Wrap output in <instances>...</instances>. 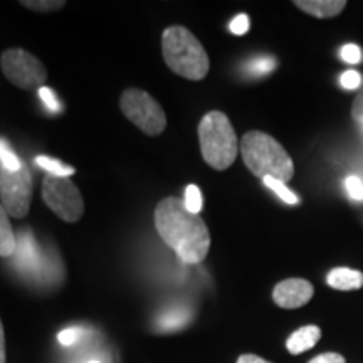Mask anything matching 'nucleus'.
Instances as JSON below:
<instances>
[{"label":"nucleus","instance_id":"25","mask_svg":"<svg viewBox=\"0 0 363 363\" xmlns=\"http://www.w3.org/2000/svg\"><path fill=\"white\" fill-rule=\"evenodd\" d=\"M362 83H363L362 74L357 71H345L342 74V78H340V84H342V88L347 91L360 88Z\"/></svg>","mask_w":363,"mask_h":363},{"label":"nucleus","instance_id":"7","mask_svg":"<svg viewBox=\"0 0 363 363\" xmlns=\"http://www.w3.org/2000/svg\"><path fill=\"white\" fill-rule=\"evenodd\" d=\"M0 66L6 78L21 89H40L48 81V71L43 62L24 49L13 48L4 51L0 57Z\"/></svg>","mask_w":363,"mask_h":363},{"label":"nucleus","instance_id":"19","mask_svg":"<svg viewBox=\"0 0 363 363\" xmlns=\"http://www.w3.org/2000/svg\"><path fill=\"white\" fill-rule=\"evenodd\" d=\"M0 163H2V169L9 172H17L22 167V162L4 140H0Z\"/></svg>","mask_w":363,"mask_h":363},{"label":"nucleus","instance_id":"32","mask_svg":"<svg viewBox=\"0 0 363 363\" xmlns=\"http://www.w3.org/2000/svg\"><path fill=\"white\" fill-rule=\"evenodd\" d=\"M88 363H101V362H96V360H91V362H88Z\"/></svg>","mask_w":363,"mask_h":363},{"label":"nucleus","instance_id":"29","mask_svg":"<svg viewBox=\"0 0 363 363\" xmlns=\"http://www.w3.org/2000/svg\"><path fill=\"white\" fill-rule=\"evenodd\" d=\"M352 115H353V118H355L357 121H360V123H362V121H363V89L357 94L355 101H353Z\"/></svg>","mask_w":363,"mask_h":363},{"label":"nucleus","instance_id":"9","mask_svg":"<svg viewBox=\"0 0 363 363\" xmlns=\"http://www.w3.org/2000/svg\"><path fill=\"white\" fill-rule=\"evenodd\" d=\"M313 284L310 281L301 278H291L281 281L276 284L274 291H272V299L279 308L284 310H296V308L305 306L308 301L313 298Z\"/></svg>","mask_w":363,"mask_h":363},{"label":"nucleus","instance_id":"20","mask_svg":"<svg viewBox=\"0 0 363 363\" xmlns=\"http://www.w3.org/2000/svg\"><path fill=\"white\" fill-rule=\"evenodd\" d=\"M184 203L187 207L189 212L192 214H201L203 201H202V192L197 185H189L185 189V197H184Z\"/></svg>","mask_w":363,"mask_h":363},{"label":"nucleus","instance_id":"23","mask_svg":"<svg viewBox=\"0 0 363 363\" xmlns=\"http://www.w3.org/2000/svg\"><path fill=\"white\" fill-rule=\"evenodd\" d=\"M345 187H347V192L353 201L363 202V180L357 175H350L347 180H345Z\"/></svg>","mask_w":363,"mask_h":363},{"label":"nucleus","instance_id":"30","mask_svg":"<svg viewBox=\"0 0 363 363\" xmlns=\"http://www.w3.org/2000/svg\"><path fill=\"white\" fill-rule=\"evenodd\" d=\"M0 363H6V335H4L2 321H0Z\"/></svg>","mask_w":363,"mask_h":363},{"label":"nucleus","instance_id":"18","mask_svg":"<svg viewBox=\"0 0 363 363\" xmlns=\"http://www.w3.org/2000/svg\"><path fill=\"white\" fill-rule=\"evenodd\" d=\"M276 69V61L272 57L252 59L246 66V72L252 76H266Z\"/></svg>","mask_w":363,"mask_h":363},{"label":"nucleus","instance_id":"17","mask_svg":"<svg viewBox=\"0 0 363 363\" xmlns=\"http://www.w3.org/2000/svg\"><path fill=\"white\" fill-rule=\"evenodd\" d=\"M262 182H264V185L267 189H271L272 192L278 195V197L284 203H288V206H296V203H299L298 195L294 194L293 190H289L288 187H286L284 182L272 179V177H266V179H262Z\"/></svg>","mask_w":363,"mask_h":363},{"label":"nucleus","instance_id":"22","mask_svg":"<svg viewBox=\"0 0 363 363\" xmlns=\"http://www.w3.org/2000/svg\"><path fill=\"white\" fill-rule=\"evenodd\" d=\"M39 96L43 99L44 106L48 108L51 113H61L62 111V106L61 103H59V99L56 98V94H54V91L51 88H48V86H43V88L39 89Z\"/></svg>","mask_w":363,"mask_h":363},{"label":"nucleus","instance_id":"31","mask_svg":"<svg viewBox=\"0 0 363 363\" xmlns=\"http://www.w3.org/2000/svg\"><path fill=\"white\" fill-rule=\"evenodd\" d=\"M238 363H271V362H267L264 358L257 355H240Z\"/></svg>","mask_w":363,"mask_h":363},{"label":"nucleus","instance_id":"13","mask_svg":"<svg viewBox=\"0 0 363 363\" xmlns=\"http://www.w3.org/2000/svg\"><path fill=\"white\" fill-rule=\"evenodd\" d=\"M16 257H17V264L22 266V267H34L38 264L39 261V252H38V247H35V242L33 239V235H30L27 230H22L19 234V238H17V247H16Z\"/></svg>","mask_w":363,"mask_h":363},{"label":"nucleus","instance_id":"5","mask_svg":"<svg viewBox=\"0 0 363 363\" xmlns=\"http://www.w3.org/2000/svg\"><path fill=\"white\" fill-rule=\"evenodd\" d=\"M120 108L131 123L138 126L145 135L157 136L167 128V115L155 98L147 91L130 88L120 98Z\"/></svg>","mask_w":363,"mask_h":363},{"label":"nucleus","instance_id":"8","mask_svg":"<svg viewBox=\"0 0 363 363\" xmlns=\"http://www.w3.org/2000/svg\"><path fill=\"white\" fill-rule=\"evenodd\" d=\"M33 177L27 167H22L17 172L0 169V197L2 206L16 219H22L29 214L30 201H33Z\"/></svg>","mask_w":363,"mask_h":363},{"label":"nucleus","instance_id":"6","mask_svg":"<svg viewBox=\"0 0 363 363\" xmlns=\"http://www.w3.org/2000/svg\"><path fill=\"white\" fill-rule=\"evenodd\" d=\"M43 199L65 222H78L84 214V201L69 177L48 175L43 182Z\"/></svg>","mask_w":363,"mask_h":363},{"label":"nucleus","instance_id":"4","mask_svg":"<svg viewBox=\"0 0 363 363\" xmlns=\"http://www.w3.org/2000/svg\"><path fill=\"white\" fill-rule=\"evenodd\" d=\"M199 142L203 160L216 170H227L238 158L240 145L227 115L208 111L199 125Z\"/></svg>","mask_w":363,"mask_h":363},{"label":"nucleus","instance_id":"33","mask_svg":"<svg viewBox=\"0 0 363 363\" xmlns=\"http://www.w3.org/2000/svg\"><path fill=\"white\" fill-rule=\"evenodd\" d=\"M362 126H363V121H362Z\"/></svg>","mask_w":363,"mask_h":363},{"label":"nucleus","instance_id":"21","mask_svg":"<svg viewBox=\"0 0 363 363\" xmlns=\"http://www.w3.org/2000/svg\"><path fill=\"white\" fill-rule=\"evenodd\" d=\"M22 6L35 12H52L65 7L66 2H61V0H38V2H29V0H26V2H22Z\"/></svg>","mask_w":363,"mask_h":363},{"label":"nucleus","instance_id":"2","mask_svg":"<svg viewBox=\"0 0 363 363\" xmlns=\"http://www.w3.org/2000/svg\"><path fill=\"white\" fill-rule=\"evenodd\" d=\"M240 155L246 167L259 179L272 177L289 182L294 175V163L283 145L264 131H249L240 140Z\"/></svg>","mask_w":363,"mask_h":363},{"label":"nucleus","instance_id":"14","mask_svg":"<svg viewBox=\"0 0 363 363\" xmlns=\"http://www.w3.org/2000/svg\"><path fill=\"white\" fill-rule=\"evenodd\" d=\"M17 247V238L13 235L12 225L9 222L7 211L0 203V257L13 256Z\"/></svg>","mask_w":363,"mask_h":363},{"label":"nucleus","instance_id":"12","mask_svg":"<svg viewBox=\"0 0 363 363\" xmlns=\"http://www.w3.org/2000/svg\"><path fill=\"white\" fill-rule=\"evenodd\" d=\"M321 338V330L318 328L316 325H308L303 326L294 331L291 337L288 338L286 342V348L291 355H299V353H305L308 350H311L315 345L320 342Z\"/></svg>","mask_w":363,"mask_h":363},{"label":"nucleus","instance_id":"1","mask_svg":"<svg viewBox=\"0 0 363 363\" xmlns=\"http://www.w3.org/2000/svg\"><path fill=\"white\" fill-rule=\"evenodd\" d=\"M155 225L160 238L185 264H197L207 257L211 234L199 214L187 211L179 197H167L155 208Z\"/></svg>","mask_w":363,"mask_h":363},{"label":"nucleus","instance_id":"16","mask_svg":"<svg viewBox=\"0 0 363 363\" xmlns=\"http://www.w3.org/2000/svg\"><path fill=\"white\" fill-rule=\"evenodd\" d=\"M35 163L40 167V169L48 172V175H54V177H71L74 174V169L66 163L56 160V158H51L48 155H39L35 158Z\"/></svg>","mask_w":363,"mask_h":363},{"label":"nucleus","instance_id":"10","mask_svg":"<svg viewBox=\"0 0 363 363\" xmlns=\"http://www.w3.org/2000/svg\"><path fill=\"white\" fill-rule=\"evenodd\" d=\"M326 283L338 291H355L363 286V272L350 267H335L326 276Z\"/></svg>","mask_w":363,"mask_h":363},{"label":"nucleus","instance_id":"15","mask_svg":"<svg viewBox=\"0 0 363 363\" xmlns=\"http://www.w3.org/2000/svg\"><path fill=\"white\" fill-rule=\"evenodd\" d=\"M189 320H190V311L185 306L169 308V310L158 318V328L162 331H175V330L184 328Z\"/></svg>","mask_w":363,"mask_h":363},{"label":"nucleus","instance_id":"27","mask_svg":"<svg viewBox=\"0 0 363 363\" xmlns=\"http://www.w3.org/2000/svg\"><path fill=\"white\" fill-rule=\"evenodd\" d=\"M81 335H83V331H81L79 328H66L57 335V340H59V343L65 345V347H71V345L79 342Z\"/></svg>","mask_w":363,"mask_h":363},{"label":"nucleus","instance_id":"24","mask_svg":"<svg viewBox=\"0 0 363 363\" xmlns=\"http://www.w3.org/2000/svg\"><path fill=\"white\" fill-rule=\"evenodd\" d=\"M340 57H342L343 62H348V65H358V62L362 61L363 52L358 45L347 44L343 45L342 51H340Z\"/></svg>","mask_w":363,"mask_h":363},{"label":"nucleus","instance_id":"3","mask_svg":"<svg viewBox=\"0 0 363 363\" xmlns=\"http://www.w3.org/2000/svg\"><path fill=\"white\" fill-rule=\"evenodd\" d=\"M162 51L165 65L175 74L190 81L207 76L211 61L199 39L182 26H172L162 35Z\"/></svg>","mask_w":363,"mask_h":363},{"label":"nucleus","instance_id":"26","mask_svg":"<svg viewBox=\"0 0 363 363\" xmlns=\"http://www.w3.org/2000/svg\"><path fill=\"white\" fill-rule=\"evenodd\" d=\"M249 26L251 24H249V17L246 13H239L238 17H234V19L230 21L229 29L234 35H244L249 30Z\"/></svg>","mask_w":363,"mask_h":363},{"label":"nucleus","instance_id":"28","mask_svg":"<svg viewBox=\"0 0 363 363\" xmlns=\"http://www.w3.org/2000/svg\"><path fill=\"white\" fill-rule=\"evenodd\" d=\"M308 363H345V358L340 353H323V355H318Z\"/></svg>","mask_w":363,"mask_h":363},{"label":"nucleus","instance_id":"11","mask_svg":"<svg viewBox=\"0 0 363 363\" xmlns=\"http://www.w3.org/2000/svg\"><path fill=\"white\" fill-rule=\"evenodd\" d=\"M294 6L318 19H330L347 7L345 0H296Z\"/></svg>","mask_w":363,"mask_h":363}]
</instances>
